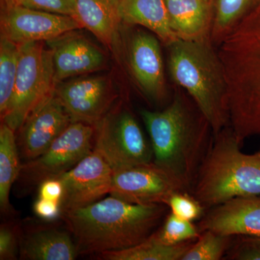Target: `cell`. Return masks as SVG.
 <instances>
[{
    "label": "cell",
    "instance_id": "6da1fadb",
    "mask_svg": "<svg viewBox=\"0 0 260 260\" xmlns=\"http://www.w3.org/2000/svg\"><path fill=\"white\" fill-rule=\"evenodd\" d=\"M140 114L150 136L153 161L191 193L213 142L209 121L185 90L179 87L164 110L143 109Z\"/></svg>",
    "mask_w": 260,
    "mask_h": 260
},
{
    "label": "cell",
    "instance_id": "7a4b0ae2",
    "mask_svg": "<svg viewBox=\"0 0 260 260\" xmlns=\"http://www.w3.org/2000/svg\"><path fill=\"white\" fill-rule=\"evenodd\" d=\"M169 207L111 197L63 213L79 254H99L143 242L158 229Z\"/></svg>",
    "mask_w": 260,
    "mask_h": 260
},
{
    "label": "cell",
    "instance_id": "3957f363",
    "mask_svg": "<svg viewBox=\"0 0 260 260\" xmlns=\"http://www.w3.org/2000/svg\"><path fill=\"white\" fill-rule=\"evenodd\" d=\"M218 51L232 127L242 140L260 135V5L233 29Z\"/></svg>",
    "mask_w": 260,
    "mask_h": 260
},
{
    "label": "cell",
    "instance_id": "277c9868",
    "mask_svg": "<svg viewBox=\"0 0 260 260\" xmlns=\"http://www.w3.org/2000/svg\"><path fill=\"white\" fill-rule=\"evenodd\" d=\"M210 36L178 39L167 45L171 78L184 89L209 121L214 135L230 125L229 88L223 64Z\"/></svg>",
    "mask_w": 260,
    "mask_h": 260
},
{
    "label": "cell",
    "instance_id": "5b68a950",
    "mask_svg": "<svg viewBox=\"0 0 260 260\" xmlns=\"http://www.w3.org/2000/svg\"><path fill=\"white\" fill-rule=\"evenodd\" d=\"M230 125L214 135L191 194L207 208L237 197L260 195V148L243 153Z\"/></svg>",
    "mask_w": 260,
    "mask_h": 260
},
{
    "label": "cell",
    "instance_id": "8992f818",
    "mask_svg": "<svg viewBox=\"0 0 260 260\" xmlns=\"http://www.w3.org/2000/svg\"><path fill=\"white\" fill-rule=\"evenodd\" d=\"M56 87L51 48H45L43 42L20 44L14 90L2 122L18 131L28 116L55 93Z\"/></svg>",
    "mask_w": 260,
    "mask_h": 260
},
{
    "label": "cell",
    "instance_id": "52a82bcc",
    "mask_svg": "<svg viewBox=\"0 0 260 260\" xmlns=\"http://www.w3.org/2000/svg\"><path fill=\"white\" fill-rule=\"evenodd\" d=\"M93 150L113 171L153 161L151 145L129 111L108 112L95 125Z\"/></svg>",
    "mask_w": 260,
    "mask_h": 260
},
{
    "label": "cell",
    "instance_id": "ba28073f",
    "mask_svg": "<svg viewBox=\"0 0 260 260\" xmlns=\"http://www.w3.org/2000/svg\"><path fill=\"white\" fill-rule=\"evenodd\" d=\"M94 136L95 126L72 122L44 153L22 164L18 179L39 186L45 179L68 172L93 150Z\"/></svg>",
    "mask_w": 260,
    "mask_h": 260
},
{
    "label": "cell",
    "instance_id": "9c48e42d",
    "mask_svg": "<svg viewBox=\"0 0 260 260\" xmlns=\"http://www.w3.org/2000/svg\"><path fill=\"white\" fill-rule=\"evenodd\" d=\"M182 191L188 192L175 178L152 161L114 172L110 195L133 204L167 205L172 195Z\"/></svg>",
    "mask_w": 260,
    "mask_h": 260
},
{
    "label": "cell",
    "instance_id": "30bf717a",
    "mask_svg": "<svg viewBox=\"0 0 260 260\" xmlns=\"http://www.w3.org/2000/svg\"><path fill=\"white\" fill-rule=\"evenodd\" d=\"M113 176L112 167L93 150L73 169L58 176L64 186L63 213L93 204L110 194Z\"/></svg>",
    "mask_w": 260,
    "mask_h": 260
},
{
    "label": "cell",
    "instance_id": "8fae6325",
    "mask_svg": "<svg viewBox=\"0 0 260 260\" xmlns=\"http://www.w3.org/2000/svg\"><path fill=\"white\" fill-rule=\"evenodd\" d=\"M83 28L78 20L67 15L54 14L25 8L2 10L1 34L20 44L54 40L67 32Z\"/></svg>",
    "mask_w": 260,
    "mask_h": 260
},
{
    "label": "cell",
    "instance_id": "7c38bea8",
    "mask_svg": "<svg viewBox=\"0 0 260 260\" xmlns=\"http://www.w3.org/2000/svg\"><path fill=\"white\" fill-rule=\"evenodd\" d=\"M55 95L73 122L95 126L107 114L114 96L107 78L90 77L56 85Z\"/></svg>",
    "mask_w": 260,
    "mask_h": 260
},
{
    "label": "cell",
    "instance_id": "4fadbf2b",
    "mask_svg": "<svg viewBox=\"0 0 260 260\" xmlns=\"http://www.w3.org/2000/svg\"><path fill=\"white\" fill-rule=\"evenodd\" d=\"M72 122L54 93L28 116L19 129L18 146L22 156L30 160L42 155Z\"/></svg>",
    "mask_w": 260,
    "mask_h": 260
},
{
    "label": "cell",
    "instance_id": "5bb4252c",
    "mask_svg": "<svg viewBox=\"0 0 260 260\" xmlns=\"http://www.w3.org/2000/svg\"><path fill=\"white\" fill-rule=\"evenodd\" d=\"M132 75L145 96L160 103L167 97L164 61L158 39L145 32L132 38L128 49Z\"/></svg>",
    "mask_w": 260,
    "mask_h": 260
},
{
    "label": "cell",
    "instance_id": "9a60e30c",
    "mask_svg": "<svg viewBox=\"0 0 260 260\" xmlns=\"http://www.w3.org/2000/svg\"><path fill=\"white\" fill-rule=\"evenodd\" d=\"M197 226L200 233L208 230L231 237H260V196L237 197L213 207Z\"/></svg>",
    "mask_w": 260,
    "mask_h": 260
},
{
    "label": "cell",
    "instance_id": "2e32d148",
    "mask_svg": "<svg viewBox=\"0 0 260 260\" xmlns=\"http://www.w3.org/2000/svg\"><path fill=\"white\" fill-rule=\"evenodd\" d=\"M74 31L49 42L53 51L56 85L70 77L93 73L107 64L102 49Z\"/></svg>",
    "mask_w": 260,
    "mask_h": 260
},
{
    "label": "cell",
    "instance_id": "e0dca14e",
    "mask_svg": "<svg viewBox=\"0 0 260 260\" xmlns=\"http://www.w3.org/2000/svg\"><path fill=\"white\" fill-rule=\"evenodd\" d=\"M171 27L179 39L195 40L210 36L213 11L209 0H165Z\"/></svg>",
    "mask_w": 260,
    "mask_h": 260
},
{
    "label": "cell",
    "instance_id": "ac0fdd59",
    "mask_svg": "<svg viewBox=\"0 0 260 260\" xmlns=\"http://www.w3.org/2000/svg\"><path fill=\"white\" fill-rule=\"evenodd\" d=\"M76 20L95 37L112 47L116 44L122 23L120 0H76Z\"/></svg>",
    "mask_w": 260,
    "mask_h": 260
},
{
    "label": "cell",
    "instance_id": "d6986e66",
    "mask_svg": "<svg viewBox=\"0 0 260 260\" xmlns=\"http://www.w3.org/2000/svg\"><path fill=\"white\" fill-rule=\"evenodd\" d=\"M73 239L55 228L37 229L20 242V256L30 260H73L79 255Z\"/></svg>",
    "mask_w": 260,
    "mask_h": 260
},
{
    "label": "cell",
    "instance_id": "ffe728a7",
    "mask_svg": "<svg viewBox=\"0 0 260 260\" xmlns=\"http://www.w3.org/2000/svg\"><path fill=\"white\" fill-rule=\"evenodd\" d=\"M121 21L151 30L166 46L177 40L165 0H120Z\"/></svg>",
    "mask_w": 260,
    "mask_h": 260
},
{
    "label": "cell",
    "instance_id": "44dd1931",
    "mask_svg": "<svg viewBox=\"0 0 260 260\" xmlns=\"http://www.w3.org/2000/svg\"><path fill=\"white\" fill-rule=\"evenodd\" d=\"M194 241L167 244L159 240L154 232L143 242L127 249L97 254L104 260H181Z\"/></svg>",
    "mask_w": 260,
    "mask_h": 260
},
{
    "label": "cell",
    "instance_id": "7402d4cb",
    "mask_svg": "<svg viewBox=\"0 0 260 260\" xmlns=\"http://www.w3.org/2000/svg\"><path fill=\"white\" fill-rule=\"evenodd\" d=\"M21 166L15 131L2 122L0 126V207L3 213H8L10 211V190L20 176Z\"/></svg>",
    "mask_w": 260,
    "mask_h": 260
},
{
    "label": "cell",
    "instance_id": "603a6c76",
    "mask_svg": "<svg viewBox=\"0 0 260 260\" xmlns=\"http://www.w3.org/2000/svg\"><path fill=\"white\" fill-rule=\"evenodd\" d=\"M260 5V0H215L210 39L220 46L233 29Z\"/></svg>",
    "mask_w": 260,
    "mask_h": 260
},
{
    "label": "cell",
    "instance_id": "cb8c5ba5",
    "mask_svg": "<svg viewBox=\"0 0 260 260\" xmlns=\"http://www.w3.org/2000/svg\"><path fill=\"white\" fill-rule=\"evenodd\" d=\"M20 45L0 37V116L4 115L14 90L18 74Z\"/></svg>",
    "mask_w": 260,
    "mask_h": 260
},
{
    "label": "cell",
    "instance_id": "d4e9b609",
    "mask_svg": "<svg viewBox=\"0 0 260 260\" xmlns=\"http://www.w3.org/2000/svg\"><path fill=\"white\" fill-rule=\"evenodd\" d=\"M234 237L224 236L211 231L200 233L181 260H220L232 245Z\"/></svg>",
    "mask_w": 260,
    "mask_h": 260
},
{
    "label": "cell",
    "instance_id": "484cf974",
    "mask_svg": "<svg viewBox=\"0 0 260 260\" xmlns=\"http://www.w3.org/2000/svg\"><path fill=\"white\" fill-rule=\"evenodd\" d=\"M159 240L174 245L195 241L199 237L198 228L192 222L184 220L170 213L166 216L164 223L154 232Z\"/></svg>",
    "mask_w": 260,
    "mask_h": 260
},
{
    "label": "cell",
    "instance_id": "4316f807",
    "mask_svg": "<svg viewBox=\"0 0 260 260\" xmlns=\"http://www.w3.org/2000/svg\"><path fill=\"white\" fill-rule=\"evenodd\" d=\"M171 213L184 220L193 222L204 215L205 207L189 192H178L168 200Z\"/></svg>",
    "mask_w": 260,
    "mask_h": 260
},
{
    "label": "cell",
    "instance_id": "83f0119b",
    "mask_svg": "<svg viewBox=\"0 0 260 260\" xmlns=\"http://www.w3.org/2000/svg\"><path fill=\"white\" fill-rule=\"evenodd\" d=\"M20 5L30 9L67 15L75 20L77 18L76 0H21Z\"/></svg>",
    "mask_w": 260,
    "mask_h": 260
},
{
    "label": "cell",
    "instance_id": "f1b7e54d",
    "mask_svg": "<svg viewBox=\"0 0 260 260\" xmlns=\"http://www.w3.org/2000/svg\"><path fill=\"white\" fill-rule=\"evenodd\" d=\"M226 259L260 260V237L239 236L226 253Z\"/></svg>",
    "mask_w": 260,
    "mask_h": 260
},
{
    "label": "cell",
    "instance_id": "f546056e",
    "mask_svg": "<svg viewBox=\"0 0 260 260\" xmlns=\"http://www.w3.org/2000/svg\"><path fill=\"white\" fill-rule=\"evenodd\" d=\"M18 234L15 226L9 223L0 227V259H15L18 254Z\"/></svg>",
    "mask_w": 260,
    "mask_h": 260
},
{
    "label": "cell",
    "instance_id": "4dcf8cb0",
    "mask_svg": "<svg viewBox=\"0 0 260 260\" xmlns=\"http://www.w3.org/2000/svg\"><path fill=\"white\" fill-rule=\"evenodd\" d=\"M34 212L37 217L46 221H53L62 216L61 203L39 198L34 204Z\"/></svg>",
    "mask_w": 260,
    "mask_h": 260
},
{
    "label": "cell",
    "instance_id": "1f68e13d",
    "mask_svg": "<svg viewBox=\"0 0 260 260\" xmlns=\"http://www.w3.org/2000/svg\"><path fill=\"white\" fill-rule=\"evenodd\" d=\"M38 194L39 198L61 203L64 195L62 181L57 177L45 179L39 184Z\"/></svg>",
    "mask_w": 260,
    "mask_h": 260
},
{
    "label": "cell",
    "instance_id": "d6a6232c",
    "mask_svg": "<svg viewBox=\"0 0 260 260\" xmlns=\"http://www.w3.org/2000/svg\"><path fill=\"white\" fill-rule=\"evenodd\" d=\"M21 0H1L2 10L8 9L13 7L20 5Z\"/></svg>",
    "mask_w": 260,
    "mask_h": 260
},
{
    "label": "cell",
    "instance_id": "836d02e7",
    "mask_svg": "<svg viewBox=\"0 0 260 260\" xmlns=\"http://www.w3.org/2000/svg\"><path fill=\"white\" fill-rule=\"evenodd\" d=\"M209 1L212 2V3H213V0H209Z\"/></svg>",
    "mask_w": 260,
    "mask_h": 260
}]
</instances>
